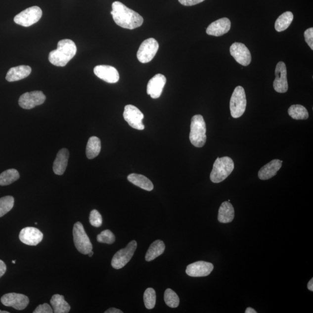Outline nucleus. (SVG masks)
<instances>
[{
  "label": "nucleus",
  "instance_id": "21",
  "mask_svg": "<svg viewBox=\"0 0 313 313\" xmlns=\"http://www.w3.org/2000/svg\"><path fill=\"white\" fill-rule=\"evenodd\" d=\"M69 157V151L65 148L57 153L56 159L53 164V170L58 176H62L65 173Z\"/></svg>",
  "mask_w": 313,
  "mask_h": 313
},
{
  "label": "nucleus",
  "instance_id": "12",
  "mask_svg": "<svg viewBox=\"0 0 313 313\" xmlns=\"http://www.w3.org/2000/svg\"><path fill=\"white\" fill-rule=\"evenodd\" d=\"M3 305L7 307H12L18 311H22L29 304V299L27 296L16 293H9L3 295L1 298Z\"/></svg>",
  "mask_w": 313,
  "mask_h": 313
},
{
  "label": "nucleus",
  "instance_id": "11",
  "mask_svg": "<svg viewBox=\"0 0 313 313\" xmlns=\"http://www.w3.org/2000/svg\"><path fill=\"white\" fill-rule=\"evenodd\" d=\"M45 99L46 96L42 91L36 90L23 93L19 97V104L22 108L29 110L41 105L45 103Z\"/></svg>",
  "mask_w": 313,
  "mask_h": 313
},
{
  "label": "nucleus",
  "instance_id": "35",
  "mask_svg": "<svg viewBox=\"0 0 313 313\" xmlns=\"http://www.w3.org/2000/svg\"><path fill=\"white\" fill-rule=\"evenodd\" d=\"M89 222L93 227H99L102 224V215L96 210L90 212L89 215Z\"/></svg>",
  "mask_w": 313,
  "mask_h": 313
},
{
  "label": "nucleus",
  "instance_id": "31",
  "mask_svg": "<svg viewBox=\"0 0 313 313\" xmlns=\"http://www.w3.org/2000/svg\"><path fill=\"white\" fill-rule=\"evenodd\" d=\"M164 301L166 305L171 308H176L179 305V298L176 292L168 288L164 293Z\"/></svg>",
  "mask_w": 313,
  "mask_h": 313
},
{
  "label": "nucleus",
  "instance_id": "22",
  "mask_svg": "<svg viewBox=\"0 0 313 313\" xmlns=\"http://www.w3.org/2000/svg\"><path fill=\"white\" fill-rule=\"evenodd\" d=\"M31 72V67L29 66L21 65L12 67L6 74V80L8 82H17L26 78Z\"/></svg>",
  "mask_w": 313,
  "mask_h": 313
},
{
  "label": "nucleus",
  "instance_id": "17",
  "mask_svg": "<svg viewBox=\"0 0 313 313\" xmlns=\"http://www.w3.org/2000/svg\"><path fill=\"white\" fill-rule=\"evenodd\" d=\"M95 75L106 83L114 84L119 82L120 75L117 70L109 65L96 66L93 69Z\"/></svg>",
  "mask_w": 313,
  "mask_h": 313
},
{
  "label": "nucleus",
  "instance_id": "43",
  "mask_svg": "<svg viewBox=\"0 0 313 313\" xmlns=\"http://www.w3.org/2000/svg\"><path fill=\"white\" fill-rule=\"evenodd\" d=\"M88 255L89 257H92L93 255V252L92 251H90Z\"/></svg>",
  "mask_w": 313,
  "mask_h": 313
},
{
  "label": "nucleus",
  "instance_id": "37",
  "mask_svg": "<svg viewBox=\"0 0 313 313\" xmlns=\"http://www.w3.org/2000/svg\"><path fill=\"white\" fill-rule=\"evenodd\" d=\"M53 309L48 304H44L38 306L33 313H52Z\"/></svg>",
  "mask_w": 313,
  "mask_h": 313
},
{
  "label": "nucleus",
  "instance_id": "20",
  "mask_svg": "<svg viewBox=\"0 0 313 313\" xmlns=\"http://www.w3.org/2000/svg\"><path fill=\"white\" fill-rule=\"evenodd\" d=\"M282 161L280 160H273L259 171L258 177L261 180H268L274 177L282 167Z\"/></svg>",
  "mask_w": 313,
  "mask_h": 313
},
{
  "label": "nucleus",
  "instance_id": "45",
  "mask_svg": "<svg viewBox=\"0 0 313 313\" xmlns=\"http://www.w3.org/2000/svg\"><path fill=\"white\" fill-rule=\"evenodd\" d=\"M12 263L13 264H15L16 263V261H12Z\"/></svg>",
  "mask_w": 313,
  "mask_h": 313
},
{
  "label": "nucleus",
  "instance_id": "42",
  "mask_svg": "<svg viewBox=\"0 0 313 313\" xmlns=\"http://www.w3.org/2000/svg\"><path fill=\"white\" fill-rule=\"evenodd\" d=\"M245 313H257V312L255 311V309L252 308H248L246 309V311L245 312Z\"/></svg>",
  "mask_w": 313,
  "mask_h": 313
},
{
  "label": "nucleus",
  "instance_id": "10",
  "mask_svg": "<svg viewBox=\"0 0 313 313\" xmlns=\"http://www.w3.org/2000/svg\"><path fill=\"white\" fill-rule=\"evenodd\" d=\"M123 117L129 125L134 129L143 130V114L136 106L128 104L124 109Z\"/></svg>",
  "mask_w": 313,
  "mask_h": 313
},
{
  "label": "nucleus",
  "instance_id": "23",
  "mask_svg": "<svg viewBox=\"0 0 313 313\" xmlns=\"http://www.w3.org/2000/svg\"><path fill=\"white\" fill-rule=\"evenodd\" d=\"M234 218V209L230 202L224 201L219 210L218 220L221 223L228 224Z\"/></svg>",
  "mask_w": 313,
  "mask_h": 313
},
{
  "label": "nucleus",
  "instance_id": "4",
  "mask_svg": "<svg viewBox=\"0 0 313 313\" xmlns=\"http://www.w3.org/2000/svg\"><path fill=\"white\" fill-rule=\"evenodd\" d=\"M234 168V164L230 157L218 158L215 161L210 175L211 180L215 183L222 182L230 176Z\"/></svg>",
  "mask_w": 313,
  "mask_h": 313
},
{
  "label": "nucleus",
  "instance_id": "8",
  "mask_svg": "<svg viewBox=\"0 0 313 313\" xmlns=\"http://www.w3.org/2000/svg\"><path fill=\"white\" fill-rule=\"evenodd\" d=\"M136 248L137 242L133 240L131 241L126 248L117 252L112 259V267L118 270L125 267L133 257Z\"/></svg>",
  "mask_w": 313,
  "mask_h": 313
},
{
  "label": "nucleus",
  "instance_id": "5",
  "mask_svg": "<svg viewBox=\"0 0 313 313\" xmlns=\"http://www.w3.org/2000/svg\"><path fill=\"white\" fill-rule=\"evenodd\" d=\"M73 234L75 247L80 253L87 255L92 251L91 242L81 222H77L74 225Z\"/></svg>",
  "mask_w": 313,
  "mask_h": 313
},
{
  "label": "nucleus",
  "instance_id": "15",
  "mask_svg": "<svg viewBox=\"0 0 313 313\" xmlns=\"http://www.w3.org/2000/svg\"><path fill=\"white\" fill-rule=\"evenodd\" d=\"M214 270V265L209 262L198 261L188 265L186 272L193 277H206Z\"/></svg>",
  "mask_w": 313,
  "mask_h": 313
},
{
  "label": "nucleus",
  "instance_id": "24",
  "mask_svg": "<svg viewBox=\"0 0 313 313\" xmlns=\"http://www.w3.org/2000/svg\"><path fill=\"white\" fill-rule=\"evenodd\" d=\"M128 180L135 186L139 187L146 191L153 190V184L147 178L142 175L137 174H131L128 176Z\"/></svg>",
  "mask_w": 313,
  "mask_h": 313
},
{
  "label": "nucleus",
  "instance_id": "2",
  "mask_svg": "<svg viewBox=\"0 0 313 313\" xmlns=\"http://www.w3.org/2000/svg\"><path fill=\"white\" fill-rule=\"evenodd\" d=\"M76 53L75 42L69 39L62 40L58 43V48L49 53V61L56 66L64 67L74 58Z\"/></svg>",
  "mask_w": 313,
  "mask_h": 313
},
{
  "label": "nucleus",
  "instance_id": "44",
  "mask_svg": "<svg viewBox=\"0 0 313 313\" xmlns=\"http://www.w3.org/2000/svg\"><path fill=\"white\" fill-rule=\"evenodd\" d=\"M0 313H9V312L6 311H2L0 310Z\"/></svg>",
  "mask_w": 313,
  "mask_h": 313
},
{
  "label": "nucleus",
  "instance_id": "6",
  "mask_svg": "<svg viewBox=\"0 0 313 313\" xmlns=\"http://www.w3.org/2000/svg\"><path fill=\"white\" fill-rule=\"evenodd\" d=\"M247 106L246 95L243 87L238 86L232 94L230 109L231 115L234 119L241 117L245 113Z\"/></svg>",
  "mask_w": 313,
  "mask_h": 313
},
{
  "label": "nucleus",
  "instance_id": "25",
  "mask_svg": "<svg viewBox=\"0 0 313 313\" xmlns=\"http://www.w3.org/2000/svg\"><path fill=\"white\" fill-rule=\"evenodd\" d=\"M50 304L53 308V313H67L70 311V306L65 300L63 295L55 294L50 299Z\"/></svg>",
  "mask_w": 313,
  "mask_h": 313
},
{
  "label": "nucleus",
  "instance_id": "28",
  "mask_svg": "<svg viewBox=\"0 0 313 313\" xmlns=\"http://www.w3.org/2000/svg\"><path fill=\"white\" fill-rule=\"evenodd\" d=\"M294 19V15L290 11L282 13L275 23V29L278 32H283L289 28Z\"/></svg>",
  "mask_w": 313,
  "mask_h": 313
},
{
  "label": "nucleus",
  "instance_id": "16",
  "mask_svg": "<svg viewBox=\"0 0 313 313\" xmlns=\"http://www.w3.org/2000/svg\"><path fill=\"white\" fill-rule=\"evenodd\" d=\"M43 234L38 228L33 227L23 228L19 234L20 240L30 246L38 245L43 240Z\"/></svg>",
  "mask_w": 313,
  "mask_h": 313
},
{
  "label": "nucleus",
  "instance_id": "30",
  "mask_svg": "<svg viewBox=\"0 0 313 313\" xmlns=\"http://www.w3.org/2000/svg\"><path fill=\"white\" fill-rule=\"evenodd\" d=\"M20 175L15 169H9L0 174V186H8L19 179Z\"/></svg>",
  "mask_w": 313,
  "mask_h": 313
},
{
  "label": "nucleus",
  "instance_id": "9",
  "mask_svg": "<svg viewBox=\"0 0 313 313\" xmlns=\"http://www.w3.org/2000/svg\"><path fill=\"white\" fill-rule=\"evenodd\" d=\"M159 45L156 40L150 38L141 44L137 52V58L140 63H149L152 60L159 50Z\"/></svg>",
  "mask_w": 313,
  "mask_h": 313
},
{
  "label": "nucleus",
  "instance_id": "3",
  "mask_svg": "<svg viewBox=\"0 0 313 313\" xmlns=\"http://www.w3.org/2000/svg\"><path fill=\"white\" fill-rule=\"evenodd\" d=\"M206 124L204 118L200 114L195 115L191 121L190 140L191 144L196 147L204 146L207 141Z\"/></svg>",
  "mask_w": 313,
  "mask_h": 313
},
{
  "label": "nucleus",
  "instance_id": "40",
  "mask_svg": "<svg viewBox=\"0 0 313 313\" xmlns=\"http://www.w3.org/2000/svg\"><path fill=\"white\" fill-rule=\"evenodd\" d=\"M105 313H123V312L120 310L116 309V308H110L104 312Z\"/></svg>",
  "mask_w": 313,
  "mask_h": 313
},
{
  "label": "nucleus",
  "instance_id": "13",
  "mask_svg": "<svg viewBox=\"0 0 313 313\" xmlns=\"http://www.w3.org/2000/svg\"><path fill=\"white\" fill-rule=\"evenodd\" d=\"M275 79L273 83L274 89L278 93H285L288 89L287 67L283 62L277 63L275 70Z\"/></svg>",
  "mask_w": 313,
  "mask_h": 313
},
{
  "label": "nucleus",
  "instance_id": "14",
  "mask_svg": "<svg viewBox=\"0 0 313 313\" xmlns=\"http://www.w3.org/2000/svg\"><path fill=\"white\" fill-rule=\"evenodd\" d=\"M230 54L236 62L240 65L247 66L251 62V55L249 50L244 44L234 43L230 46Z\"/></svg>",
  "mask_w": 313,
  "mask_h": 313
},
{
  "label": "nucleus",
  "instance_id": "36",
  "mask_svg": "<svg viewBox=\"0 0 313 313\" xmlns=\"http://www.w3.org/2000/svg\"><path fill=\"white\" fill-rule=\"evenodd\" d=\"M305 42L313 50V28H309L306 30L304 33Z\"/></svg>",
  "mask_w": 313,
  "mask_h": 313
},
{
  "label": "nucleus",
  "instance_id": "32",
  "mask_svg": "<svg viewBox=\"0 0 313 313\" xmlns=\"http://www.w3.org/2000/svg\"><path fill=\"white\" fill-rule=\"evenodd\" d=\"M14 205V198L12 196H5L0 198V218L11 211Z\"/></svg>",
  "mask_w": 313,
  "mask_h": 313
},
{
  "label": "nucleus",
  "instance_id": "19",
  "mask_svg": "<svg viewBox=\"0 0 313 313\" xmlns=\"http://www.w3.org/2000/svg\"><path fill=\"white\" fill-rule=\"evenodd\" d=\"M231 28V22L227 18L217 20L208 27L206 32L208 35L221 36L229 32Z\"/></svg>",
  "mask_w": 313,
  "mask_h": 313
},
{
  "label": "nucleus",
  "instance_id": "41",
  "mask_svg": "<svg viewBox=\"0 0 313 313\" xmlns=\"http://www.w3.org/2000/svg\"><path fill=\"white\" fill-rule=\"evenodd\" d=\"M308 288L309 290L312 292L313 291V278H312L311 280L309 281L308 284Z\"/></svg>",
  "mask_w": 313,
  "mask_h": 313
},
{
  "label": "nucleus",
  "instance_id": "34",
  "mask_svg": "<svg viewBox=\"0 0 313 313\" xmlns=\"http://www.w3.org/2000/svg\"><path fill=\"white\" fill-rule=\"evenodd\" d=\"M115 235L109 230H105L97 235V241L100 243L112 244L115 242Z\"/></svg>",
  "mask_w": 313,
  "mask_h": 313
},
{
  "label": "nucleus",
  "instance_id": "29",
  "mask_svg": "<svg viewBox=\"0 0 313 313\" xmlns=\"http://www.w3.org/2000/svg\"><path fill=\"white\" fill-rule=\"evenodd\" d=\"M288 112L289 116L295 120H306L309 118V113L307 109L304 106L300 104H294L288 109Z\"/></svg>",
  "mask_w": 313,
  "mask_h": 313
},
{
  "label": "nucleus",
  "instance_id": "39",
  "mask_svg": "<svg viewBox=\"0 0 313 313\" xmlns=\"http://www.w3.org/2000/svg\"><path fill=\"white\" fill-rule=\"evenodd\" d=\"M6 271V265L2 260H0V278L4 275Z\"/></svg>",
  "mask_w": 313,
  "mask_h": 313
},
{
  "label": "nucleus",
  "instance_id": "1",
  "mask_svg": "<svg viewBox=\"0 0 313 313\" xmlns=\"http://www.w3.org/2000/svg\"><path fill=\"white\" fill-rule=\"evenodd\" d=\"M110 13L116 24L124 29H136L142 26L143 23L142 16L120 1L113 3L112 11Z\"/></svg>",
  "mask_w": 313,
  "mask_h": 313
},
{
  "label": "nucleus",
  "instance_id": "7",
  "mask_svg": "<svg viewBox=\"0 0 313 313\" xmlns=\"http://www.w3.org/2000/svg\"><path fill=\"white\" fill-rule=\"evenodd\" d=\"M42 15V9L38 6H33L16 15L13 20L16 24L29 27L39 22Z\"/></svg>",
  "mask_w": 313,
  "mask_h": 313
},
{
  "label": "nucleus",
  "instance_id": "27",
  "mask_svg": "<svg viewBox=\"0 0 313 313\" xmlns=\"http://www.w3.org/2000/svg\"><path fill=\"white\" fill-rule=\"evenodd\" d=\"M101 150V142L98 137H90L86 148L87 157L89 159H93L98 156Z\"/></svg>",
  "mask_w": 313,
  "mask_h": 313
},
{
  "label": "nucleus",
  "instance_id": "38",
  "mask_svg": "<svg viewBox=\"0 0 313 313\" xmlns=\"http://www.w3.org/2000/svg\"><path fill=\"white\" fill-rule=\"evenodd\" d=\"M181 4L184 6H192L203 2L205 0H178Z\"/></svg>",
  "mask_w": 313,
  "mask_h": 313
},
{
  "label": "nucleus",
  "instance_id": "26",
  "mask_svg": "<svg viewBox=\"0 0 313 313\" xmlns=\"http://www.w3.org/2000/svg\"><path fill=\"white\" fill-rule=\"evenodd\" d=\"M165 249H166V246L163 241L158 240L154 241L147 251L146 261L150 262L154 260L164 253Z\"/></svg>",
  "mask_w": 313,
  "mask_h": 313
},
{
  "label": "nucleus",
  "instance_id": "33",
  "mask_svg": "<svg viewBox=\"0 0 313 313\" xmlns=\"http://www.w3.org/2000/svg\"><path fill=\"white\" fill-rule=\"evenodd\" d=\"M144 304L147 309H153L156 303V294L154 289L149 288L146 289L143 295Z\"/></svg>",
  "mask_w": 313,
  "mask_h": 313
},
{
  "label": "nucleus",
  "instance_id": "18",
  "mask_svg": "<svg viewBox=\"0 0 313 313\" xmlns=\"http://www.w3.org/2000/svg\"><path fill=\"white\" fill-rule=\"evenodd\" d=\"M167 82L166 77L161 74H157L151 78L147 86V93L151 98L157 99L162 94Z\"/></svg>",
  "mask_w": 313,
  "mask_h": 313
}]
</instances>
